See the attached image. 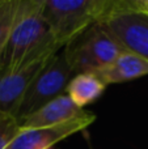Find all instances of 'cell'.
<instances>
[{
    "instance_id": "cell-13",
    "label": "cell",
    "mask_w": 148,
    "mask_h": 149,
    "mask_svg": "<svg viewBox=\"0 0 148 149\" xmlns=\"http://www.w3.org/2000/svg\"><path fill=\"white\" fill-rule=\"evenodd\" d=\"M128 9L148 17V0H127Z\"/></svg>"
},
{
    "instance_id": "cell-7",
    "label": "cell",
    "mask_w": 148,
    "mask_h": 149,
    "mask_svg": "<svg viewBox=\"0 0 148 149\" xmlns=\"http://www.w3.org/2000/svg\"><path fill=\"white\" fill-rule=\"evenodd\" d=\"M128 52L148 60V17L128 9L115 13L102 22Z\"/></svg>"
},
{
    "instance_id": "cell-11",
    "label": "cell",
    "mask_w": 148,
    "mask_h": 149,
    "mask_svg": "<svg viewBox=\"0 0 148 149\" xmlns=\"http://www.w3.org/2000/svg\"><path fill=\"white\" fill-rule=\"evenodd\" d=\"M20 9V0H0V52L9 37Z\"/></svg>"
},
{
    "instance_id": "cell-1",
    "label": "cell",
    "mask_w": 148,
    "mask_h": 149,
    "mask_svg": "<svg viewBox=\"0 0 148 149\" xmlns=\"http://www.w3.org/2000/svg\"><path fill=\"white\" fill-rule=\"evenodd\" d=\"M42 15V0H20V9L0 52V70L51 58L63 49Z\"/></svg>"
},
{
    "instance_id": "cell-10",
    "label": "cell",
    "mask_w": 148,
    "mask_h": 149,
    "mask_svg": "<svg viewBox=\"0 0 148 149\" xmlns=\"http://www.w3.org/2000/svg\"><path fill=\"white\" fill-rule=\"evenodd\" d=\"M106 85L93 73H77L70 80L66 94L77 107L84 109L104 94Z\"/></svg>"
},
{
    "instance_id": "cell-2",
    "label": "cell",
    "mask_w": 148,
    "mask_h": 149,
    "mask_svg": "<svg viewBox=\"0 0 148 149\" xmlns=\"http://www.w3.org/2000/svg\"><path fill=\"white\" fill-rule=\"evenodd\" d=\"M125 10V0H42V15L63 45L96 22Z\"/></svg>"
},
{
    "instance_id": "cell-9",
    "label": "cell",
    "mask_w": 148,
    "mask_h": 149,
    "mask_svg": "<svg viewBox=\"0 0 148 149\" xmlns=\"http://www.w3.org/2000/svg\"><path fill=\"white\" fill-rule=\"evenodd\" d=\"M96 74L105 85L121 84L139 77L148 76V60L133 52L125 51L108 67L97 71Z\"/></svg>"
},
{
    "instance_id": "cell-5",
    "label": "cell",
    "mask_w": 148,
    "mask_h": 149,
    "mask_svg": "<svg viewBox=\"0 0 148 149\" xmlns=\"http://www.w3.org/2000/svg\"><path fill=\"white\" fill-rule=\"evenodd\" d=\"M94 120L96 115L85 110L83 115L63 124L45 128L20 130L7 149H54V145L88 128Z\"/></svg>"
},
{
    "instance_id": "cell-6",
    "label": "cell",
    "mask_w": 148,
    "mask_h": 149,
    "mask_svg": "<svg viewBox=\"0 0 148 149\" xmlns=\"http://www.w3.org/2000/svg\"><path fill=\"white\" fill-rule=\"evenodd\" d=\"M51 58H43L17 67L0 70V113L9 114L16 118L29 85Z\"/></svg>"
},
{
    "instance_id": "cell-8",
    "label": "cell",
    "mask_w": 148,
    "mask_h": 149,
    "mask_svg": "<svg viewBox=\"0 0 148 149\" xmlns=\"http://www.w3.org/2000/svg\"><path fill=\"white\" fill-rule=\"evenodd\" d=\"M85 113L84 109H80L71 101L67 94H62L55 100L47 102L38 110L31 113L26 118L20 119V130L45 128L54 127L70 122Z\"/></svg>"
},
{
    "instance_id": "cell-12",
    "label": "cell",
    "mask_w": 148,
    "mask_h": 149,
    "mask_svg": "<svg viewBox=\"0 0 148 149\" xmlns=\"http://www.w3.org/2000/svg\"><path fill=\"white\" fill-rule=\"evenodd\" d=\"M20 131L17 118L0 113V149H7Z\"/></svg>"
},
{
    "instance_id": "cell-3",
    "label": "cell",
    "mask_w": 148,
    "mask_h": 149,
    "mask_svg": "<svg viewBox=\"0 0 148 149\" xmlns=\"http://www.w3.org/2000/svg\"><path fill=\"white\" fill-rule=\"evenodd\" d=\"M63 49L62 54L76 74L97 72L126 51L102 22L91 25Z\"/></svg>"
},
{
    "instance_id": "cell-4",
    "label": "cell",
    "mask_w": 148,
    "mask_h": 149,
    "mask_svg": "<svg viewBox=\"0 0 148 149\" xmlns=\"http://www.w3.org/2000/svg\"><path fill=\"white\" fill-rule=\"evenodd\" d=\"M73 74L64 55L58 52L52 56L29 85L16 114L17 120L26 118L47 102L64 94Z\"/></svg>"
}]
</instances>
